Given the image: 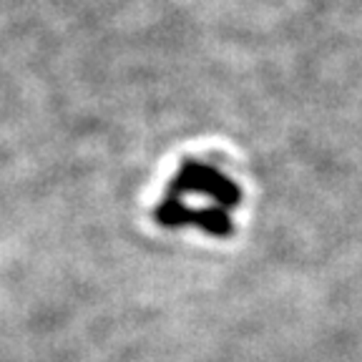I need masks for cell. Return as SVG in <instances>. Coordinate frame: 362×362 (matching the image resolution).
<instances>
[{"label": "cell", "instance_id": "cell-1", "mask_svg": "<svg viewBox=\"0 0 362 362\" xmlns=\"http://www.w3.org/2000/svg\"><path fill=\"white\" fill-rule=\"evenodd\" d=\"M239 194V187L219 166L189 161L179 166L164 194V204H158V224L199 226L216 237L229 234Z\"/></svg>", "mask_w": 362, "mask_h": 362}]
</instances>
